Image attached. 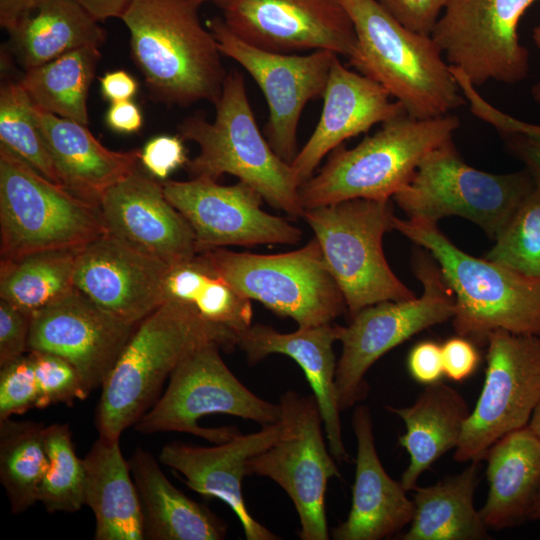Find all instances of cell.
I'll use <instances>...</instances> for the list:
<instances>
[{"mask_svg":"<svg viewBox=\"0 0 540 540\" xmlns=\"http://www.w3.org/2000/svg\"><path fill=\"white\" fill-rule=\"evenodd\" d=\"M164 295L166 300L192 304L205 320L236 333L252 325L251 300L231 286L201 253L169 267Z\"/></svg>","mask_w":540,"mask_h":540,"instance_id":"cell-34","label":"cell"},{"mask_svg":"<svg viewBox=\"0 0 540 540\" xmlns=\"http://www.w3.org/2000/svg\"><path fill=\"white\" fill-rule=\"evenodd\" d=\"M137 325L115 318L75 289L31 315L28 351L69 361L88 397L102 387Z\"/></svg>","mask_w":540,"mask_h":540,"instance_id":"cell-19","label":"cell"},{"mask_svg":"<svg viewBox=\"0 0 540 540\" xmlns=\"http://www.w3.org/2000/svg\"><path fill=\"white\" fill-rule=\"evenodd\" d=\"M486 345L484 383L455 449L457 462L483 461L496 441L528 425L540 401V336L498 329Z\"/></svg>","mask_w":540,"mask_h":540,"instance_id":"cell-14","label":"cell"},{"mask_svg":"<svg viewBox=\"0 0 540 540\" xmlns=\"http://www.w3.org/2000/svg\"><path fill=\"white\" fill-rule=\"evenodd\" d=\"M31 315L0 299V366L28 352Z\"/></svg>","mask_w":540,"mask_h":540,"instance_id":"cell-43","label":"cell"},{"mask_svg":"<svg viewBox=\"0 0 540 540\" xmlns=\"http://www.w3.org/2000/svg\"><path fill=\"white\" fill-rule=\"evenodd\" d=\"M483 460L489 489L479 512L485 526L503 530L528 520L540 489V439L525 426L496 441Z\"/></svg>","mask_w":540,"mask_h":540,"instance_id":"cell-27","label":"cell"},{"mask_svg":"<svg viewBox=\"0 0 540 540\" xmlns=\"http://www.w3.org/2000/svg\"><path fill=\"white\" fill-rule=\"evenodd\" d=\"M37 383V408L51 404L72 405L76 399L87 398L76 368L63 357L54 353L30 350Z\"/></svg>","mask_w":540,"mask_h":540,"instance_id":"cell-40","label":"cell"},{"mask_svg":"<svg viewBox=\"0 0 540 540\" xmlns=\"http://www.w3.org/2000/svg\"><path fill=\"white\" fill-rule=\"evenodd\" d=\"M484 258L540 279V186L525 197Z\"/></svg>","mask_w":540,"mask_h":540,"instance_id":"cell-39","label":"cell"},{"mask_svg":"<svg viewBox=\"0 0 540 540\" xmlns=\"http://www.w3.org/2000/svg\"><path fill=\"white\" fill-rule=\"evenodd\" d=\"M441 349L444 376L455 382L473 375L481 360L475 343L460 335L447 339Z\"/></svg>","mask_w":540,"mask_h":540,"instance_id":"cell-46","label":"cell"},{"mask_svg":"<svg viewBox=\"0 0 540 540\" xmlns=\"http://www.w3.org/2000/svg\"><path fill=\"white\" fill-rule=\"evenodd\" d=\"M459 85L470 111L477 118L496 128L500 134L519 133L540 142V125L521 121L494 107L468 79H461Z\"/></svg>","mask_w":540,"mask_h":540,"instance_id":"cell-42","label":"cell"},{"mask_svg":"<svg viewBox=\"0 0 540 540\" xmlns=\"http://www.w3.org/2000/svg\"><path fill=\"white\" fill-rule=\"evenodd\" d=\"M527 426L540 439V401L535 407Z\"/></svg>","mask_w":540,"mask_h":540,"instance_id":"cell-54","label":"cell"},{"mask_svg":"<svg viewBox=\"0 0 540 540\" xmlns=\"http://www.w3.org/2000/svg\"><path fill=\"white\" fill-rule=\"evenodd\" d=\"M406 28L431 35L450 0H377Z\"/></svg>","mask_w":540,"mask_h":540,"instance_id":"cell-44","label":"cell"},{"mask_svg":"<svg viewBox=\"0 0 540 540\" xmlns=\"http://www.w3.org/2000/svg\"><path fill=\"white\" fill-rule=\"evenodd\" d=\"M45 427L11 418L0 421V480L14 514L38 501V488L49 464Z\"/></svg>","mask_w":540,"mask_h":540,"instance_id":"cell-36","label":"cell"},{"mask_svg":"<svg viewBox=\"0 0 540 540\" xmlns=\"http://www.w3.org/2000/svg\"><path fill=\"white\" fill-rule=\"evenodd\" d=\"M0 367V421L37 408L38 389L30 354Z\"/></svg>","mask_w":540,"mask_h":540,"instance_id":"cell-41","label":"cell"},{"mask_svg":"<svg viewBox=\"0 0 540 540\" xmlns=\"http://www.w3.org/2000/svg\"><path fill=\"white\" fill-rule=\"evenodd\" d=\"M407 369L410 376L424 386L440 382L444 376L441 345L433 340L415 344L407 356Z\"/></svg>","mask_w":540,"mask_h":540,"instance_id":"cell-47","label":"cell"},{"mask_svg":"<svg viewBox=\"0 0 540 540\" xmlns=\"http://www.w3.org/2000/svg\"><path fill=\"white\" fill-rule=\"evenodd\" d=\"M387 409L405 424L398 443L407 451L409 464L400 481L407 491L414 490L426 470L457 448L471 410L456 389L441 381L425 386L412 405Z\"/></svg>","mask_w":540,"mask_h":540,"instance_id":"cell-29","label":"cell"},{"mask_svg":"<svg viewBox=\"0 0 540 540\" xmlns=\"http://www.w3.org/2000/svg\"><path fill=\"white\" fill-rule=\"evenodd\" d=\"M340 325L323 324L281 333L271 326L252 324L237 333V347L255 364L270 354L292 358L303 370L321 413L328 448L335 460L347 461L336 388L337 363L333 344Z\"/></svg>","mask_w":540,"mask_h":540,"instance_id":"cell-24","label":"cell"},{"mask_svg":"<svg viewBox=\"0 0 540 540\" xmlns=\"http://www.w3.org/2000/svg\"><path fill=\"white\" fill-rule=\"evenodd\" d=\"M413 272L423 288L419 297L366 306L351 316L347 326H340L342 353L336 388L341 411L366 397L365 374L381 356L415 334L453 318L454 295L427 250L414 255Z\"/></svg>","mask_w":540,"mask_h":540,"instance_id":"cell-10","label":"cell"},{"mask_svg":"<svg viewBox=\"0 0 540 540\" xmlns=\"http://www.w3.org/2000/svg\"><path fill=\"white\" fill-rule=\"evenodd\" d=\"M99 81L103 98L111 103L131 100L138 91V82L125 70L107 72Z\"/></svg>","mask_w":540,"mask_h":540,"instance_id":"cell-50","label":"cell"},{"mask_svg":"<svg viewBox=\"0 0 540 540\" xmlns=\"http://www.w3.org/2000/svg\"><path fill=\"white\" fill-rule=\"evenodd\" d=\"M281 433L279 420L258 432L238 433L211 447L170 443L161 449L159 460L181 473L193 491L225 502L241 522L247 540H276L279 537L249 513L242 480L247 475L248 460L271 447Z\"/></svg>","mask_w":540,"mask_h":540,"instance_id":"cell-22","label":"cell"},{"mask_svg":"<svg viewBox=\"0 0 540 540\" xmlns=\"http://www.w3.org/2000/svg\"><path fill=\"white\" fill-rule=\"evenodd\" d=\"M121 20L153 101L180 107L218 101L227 72L198 6L184 0H131Z\"/></svg>","mask_w":540,"mask_h":540,"instance_id":"cell-2","label":"cell"},{"mask_svg":"<svg viewBox=\"0 0 540 540\" xmlns=\"http://www.w3.org/2000/svg\"><path fill=\"white\" fill-rule=\"evenodd\" d=\"M352 426L357 442L352 505L348 517L333 528L335 540H381L410 524L414 505L401 481L384 469L375 446L371 414L357 406Z\"/></svg>","mask_w":540,"mask_h":540,"instance_id":"cell-25","label":"cell"},{"mask_svg":"<svg viewBox=\"0 0 540 540\" xmlns=\"http://www.w3.org/2000/svg\"><path fill=\"white\" fill-rule=\"evenodd\" d=\"M329 272L340 288L350 316L382 301L415 296L390 268L384 234L394 229L391 199L355 198L305 209Z\"/></svg>","mask_w":540,"mask_h":540,"instance_id":"cell-7","label":"cell"},{"mask_svg":"<svg viewBox=\"0 0 540 540\" xmlns=\"http://www.w3.org/2000/svg\"><path fill=\"white\" fill-rule=\"evenodd\" d=\"M168 201L190 224L197 252L226 246L297 244L302 231L261 208L262 196L239 181L221 185L206 178L162 182Z\"/></svg>","mask_w":540,"mask_h":540,"instance_id":"cell-17","label":"cell"},{"mask_svg":"<svg viewBox=\"0 0 540 540\" xmlns=\"http://www.w3.org/2000/svg\"><path fill=\"white\" fill-rule=\"evenodd\" d=\"M223 21L241 40L270 52L328 50L349 59L357 36L340 0H229Z\"/></svg>","mask_w":540,"mask_h":540,"instance_id":"cell-18","label":"cell"},{"mask_svg":"<svg viewBox=\"0 0 540 540\" xmlns=\"http://www.w3.org/2000/svg\"><path fill=\"white\" fill-rule=\"evenodd\" d=\"M8 33L25 71L84 46L101 47L107 38L99 21L74 0L44 1Z\"/></svg>","mask_w":540,"mask_h":540,"instance_id":"cell-32","label":"cell"},{"mask_svg":"<svg viewBox=\"0 0 540 540\" xmlns=\"http://www.w3.org/2000/svg\"><path fill=\"white\" fill-rule=\"evenodd\" d=\"M0 145L22 158L50 181L60 184L35 120L33 104L19 81H5L0 87Z\"/></svg>","mask_w":540,"mask_h":540,"instance_id":"cell-38","label":"cell"},{"mask_svg":"<svg viewBox=\"0 0 540 540\" xmlns=\"http://www.w3.org/2000/svg\"><path fill=\"white\" fill-rule=\"evenodd\" d=\"M80 248L33 252L0 263V299L32 315L73 292Z\"/></svg>","mask_w":540,"mask_h":540,"instance_id":"cell-35","label":"cell"},{"mask_svg":"<svg viewBox=\"0 0 540 540\" xmlns=\"http://www.w3.org/2000/svg\"><path fill=\"white\" fill-rule=\"evenodd\" d=\"M528 520H540V489L530 507Z\"/></svg>","mask_w":540,"mask_h":540,"instance_id":"cell-55","label":"cell"},{"mask_svg":"<svg viewBox=\"0 0 540 540\" xmlns=\"http://www.w3.org/2000/svg\"><path fill=\"white\" fill-rule=\"evenodd\" d=\"M540 0H450L431 33L446 62L477 88L490 80L516 84L529 73L518 25Z\"/></svg>","mask_w":540,"mask_h":540,"instance_id":"cell-15","label":"cell"},{"mask_svg":"<svg viewBox=\"0 0 540 540\" xmlns=\"http://www.w3.org/2000/svg\"><path fill=\"white\" fill-rule=\"evenodd\" d=\"M369 77L334 59L323 94L320 119L290 163L296 184L309 180L322 159L345 140L402 113L403 105Z\"/></svg>","mask_w":540,"mask_h":540,"instance_id":"cell-23","label":"cell"},{"mask_svg":"<svg viewBox=\"0 0 540 540\" xmlns=\"http://www.w3.org/2000/svg\"><path fill=\"white\" fill-rule=\"evenodd\" d=\"M169 267L105 233L79 249L74 285L115 318L139 324L166 301Z\"/></svg>","mask_w":540,"mask_h":540,"instance_id":"cell-20","label":"cell"},{"mask_svg":"<svg viewBox=\"0 0 540 540\" xmlns=\"http://www.w3.org/2000/svg\"><path fill=\"white\" fill-rule=\"evenodd\" d=\"M107 126L113 131L131 134L138 132L143 125L140 108L131 100L111 103L106 115Z\"/></svg>","mask_w":540,"mask_h":540,"instance_id":"cell-49","label":"cell"},{"mask_svg":"<svg viewBox=\"0 0 540 540\" xmlns=\"http://www.w3.org/2000/svg\"><path fill=\"white\" fill-rule=\"evenodd\" d=\"M44 440L49 464L37 499L49 513L77 512L85 505L86 469L74 450L69 425L46 426Z\"/></svg>","mask_w":540,"mask_h":540,"instance_id":"cell-37","label":"cell"},{"mask_svg":"<svg viewBox=\"0 0 540 540\" xmlns=\"http://www.w3.org/2000/svg\"><path fill=\"white\" fill-rule=\"evenodd\" d=\"M100 58V47L84 46L26 70L19 83L34 106L87 126V97Z\"/></svg>","mask_w":540,"mask_h":540,"instance_id":"cell-33","label":"cell"},{"mask_svg":"<svg viewBox=\"0 0 540 540\" xmlns=\"http://www.w3.org/2000/svg\"><path fill=\"white\" fill-rule=\"evenodd\" d=\"M220 349L217 342L210 341L187 354L170 375L164 394L137 421L135 429L142 434L188 433L218 444L240 432L234 427H201V418L227 414L263 427L277 423L280 405L258 397L240 382L223 361Z\"/></svg>","mask_w":540,"mask_h":540,"instance_id":"cell-11","label":"cell"},{"mask_svg":"<svg viewBox=\"0 0 540 540\" xmlns=\"http://www.w3.org/2000/svg\"><path fill=\"white\" fill-rule=\"evenodd\" d=\"M532 38H533V41H534L535 45L540 50V25L534 27ZM531 94H532L533 99L538 104H540V81L532 87Z\"/></svg>","mask_w":540,"mask_h":540,"instance_id":"cell-53","label":"cell"},{"mask_svg":"<svg viewBox=\"0 0 540 540\" xmlns=\"http://www.w3.org/2000/svg\"><path fill=\"white\" fill-rule=\"evenodd\" d=\"M507 149L519 159L540 186V142L519 133H501Z\"/></svg>","mask_w":540,"mask_h":540,"instance_id":"cell-48","label":"cell"},{"mask_svg":"<svg viewBox=\"0 0 540 540\" xmlns=\"http://www.w3.org/2000/svg\"><path fill=\"white\" fill-rule=\"evenodd\" d=\"M394 229L427 250L455 299L457 335L485 345L498 329L540 336V279L474 257L453 244L437 224L394 219Z\"/></svg>","mask_w":540,"mask_h":540,"instance_id":"cell-4","label":"cell"},{"mask_svg":"<svg viewBox=\"0 0 540 540\" xmlns=\"http://www.w3.org/2000/svg\"><path fill=\"white\" fill-rule=\"evenodd\" d=\"M188 161L179 136L161 135L150 139L141 150L140 162L151 176L164 180Z\"/></svg>","mask_w":540,"mask_h":540,"instance_id":"cell-45","label":"cell"},{"mask_svg":"<svg viewBox=\"0 0 540 540\" xmlns=\"http://www.w3.org/2000/svg\"><path fill=\"white\" fill-rule=\"evenodd\" d=\"M481 461H471L459 474L434 485L416 487L414 512L402 540L489 539L480 512L474 506Z\"/></svg>","mask_w":540,"mask_h":540,"instance_id":"cell-31","label":"cell"},{"mask_svg":"<svg viewBox=\"0 0 540 540\" xmlns=\"http://www.w3.org/2000/svg\"><path fill=\"white\" fill-rule=\"evenodd\" d=\"M85 505L96 520L95 540H143L138 491L119 440L99 437L84 458Z\"/></svg>","mask_w":540,"mask_h":540,"instance_id":"cell-30","label":"cell"},{"mask_svg":"<svg viewBox=\"0 0 540 540\" xmlns=\"http://www.w3.org/2000/svg\"><path fill=\"white\" fill-rule=\"evenodd\" d=\"M340 1L357 36L350 65L383 86L409 116L440 117L467 103L431 35L406 28L377 0Z\"/></svg>","mask_w":540,"mask_h":540,"instance_id":"cell-3","label":"cell"},{"mask_svg":"<svg viewBox=\"0 0 540 540\" xmlns=\"http://www.w3.org/2000/svg\"><path fill=\"white\" fill-rule=\"evenodd\" d=\"M534 186L525 168L493 174L468 165L451 138L424 156L410 182L392 199L409 220L437 224L458 216L495 240Z\"/></svg>","mask_w":540,"mask_h":540,"instance_id":"cell-8","label":"cell"},{"mask_svg":"<svg viewBox=\"0 0 540 540\" xmlns=\"http://www.w3.org/2000/svg\"><path fill=\"white\" fill-rule=\"evenodd\" d=\"M282 433L268 449L247 462V474L268 477L292 500L302 540H328L325 495L330 478H340L322 432L313 395L285 392L279 402Z\"/></svg>","mask_w":540,"mask_h":540,"instance_id":"cell-13","label":"cell"},{"mask_svg":"<svg viewBox=\"0 0 540 540\" xmlns=\"http://www.w3.org/2000/svg\"><path fill=\"white\" fill-rule=\"evenodd\" d=\"M85 8L96 20L119 18L126 11L131 0H74Z\"/></svg>","mask_w":540,"mask_h":540,"instance_id":"cell-52","label":"cell"},{"mask_svg":"<svg viewBox=\"0 0 540 540\" xmlns=\"http://www.w3.org/2000/svg\"><path fill=\"white\" fill-rule=\"evenodd\" d=\"M460 120L449 113L417 119L406 112L382 123L357 146L334 149L326 164L300 185L304 209L348 199H391L412 179L424 156L452 138Z\"/></svg>","mask_w":540,"mask_h":540,"instance_id":"cell-6","label":"cell"},{"mask_svg":"<svg viewBox=\"0 0 540 540\" xmlns=\"http://www.w3.org/2000/svg\"><path fill=\"white\" fill-rule=\"evenodd\" d=\"M1 261L81 248L107 233L100 207L40 174L0 145Z\"/></svg>","mask_w":540,"mask_h":540,"instance_id":"cell-9","label":"cell"},{"mask_svg":"<svg viewBox=\"0 0 540 540\" xmlns=\"http://www.w3.org/2000/svg\"><path fill=\"white\" fill-rule=\"evenodd\" d=\"M214 105L213 122L195 114L178 125L180 137L199 146L198 155L185 164L190 177L217 181L224 174L233 175L272 207L303 217L305 209L290 164L274 152L260 132L241 72L227 73Z\"/></svg>","mask_w":540,"mask_h":540,"instance_id":"cell-5","label":"cell"},{"mask_svg":"<svg viewBox=\"0 0 540 540\" xmlns=\"http://www.w3.org/2000/svg\"><path fill=\"white\" fill-rule=\"evenodd\" d=\"M99 207L107 233L170 266L198 254L188 221L139 167L109 188Z\"/></svg>","mask_w":540,"mask_h":540,"instance_id":"cell-21","label":"cell"},{"mask_svg":"<svg viewBox=\"0 0 540 540\" xmlns=\"http://www.w3.org/2000/svg\"><path fill=\"white\" fill-rule=\"evenodd\" d=\"M148 540H221L226 524L208 507L173 486L154 456L137 448L128 460Z\"/></svg>","mask_w":540,"mask_h":540,"instance_id":"cell-28","label":"cell"},{"mask_svg":"<svg viewBox=\"0 0 540 540\" xmlns=\"http://www.w3.org/2000/svg\"><path fill=\"white\" fill-rule=\"evenodd\" d=\"M187 1L193 5L200 6L202 3L205 2H212L214 4L219 5L220 7H223L229 0H184Z\"/></svg>","mask_w":540,"mask_h":540,"instance_id":"cell-56","label":"cell"},{"mask_svg":"<svg viewBox=\"0 0 540 540\" xmlns=\"http://www.w3.org/2000/svg\"><path fill=\"white\" fill-rule=\"evenodd\" d=\"M238 292L298 328L332 323L347 309L314 237L303 247L280 254H254L216 248L201 253Z\"/></svg>","mask_w":540,"mask_h":540,"instance_id":"cell-12","label":"cell"},{"mask_svg":"<svg viewBox=\"0 0 540 540\" xmlns=\"http://www.w3.org/2000/svg\"><path fill=\"white\" fill-rule=\"evenodd\" d=\"M33 113L60 184L77 197L99 206L105 192L138 167L141 149L113 151L86 125L34 105Z\"/></svg>","mask_w":540,"mask_h":540,"instance_id":"cell-26","label":"cell"},{"mask_svg":"<svg viewBox=\"0 0 540 540\" xmlns=\"http://www.w3.org/2000/svg\"><path fill=\"white\" fill-rule=\"evenodd\" d=\"M237 346V333L205 320L189 303L166 300L135 328L102 385L96 412L99 437L121 433L150 409L165 380L199 345Z\"/></svg>","mask_w":540,"mask_h":540,"instance_id":"cell-1","label":"cell"},{"mask_svg":"<svg viewBox=\"0 0 540 540\" xmlns=\"http://www.w3.org/2000/svg\"><path fill=\"white\" fill-rule=\"evenodd\" d=\"M221 54L233 59L254 79L268 105L265 138L274 152L290 164L298 153L297 128L312 99L323 97L337 54L316 50L309 54L270 52L237 37L223 19L206 23Z\"/></svg>","mask_w":540,"mask_h":540,"instance_id":"cell-16","label":"cell"},{"mask_svg":"<svg viewBox=\"0 0 540 540\" xmlns=\"http://www.w3.org/2000/svg\"><path fill=\"white\" fill-rule=\"evenodd\" d=\"M46 0H0V25L8 32L33 14Z\"/></svg>","mask_w":540,"mask_h":540,"instance_id":"cell-51","label":"cell"}]
</instances>
